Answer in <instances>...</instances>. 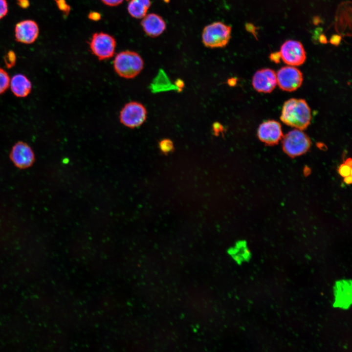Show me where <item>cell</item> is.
Returning <instances> with one entry per match:
<instances>
[{
	"label": "cell",
	"mask_w": 352,
	"mask_h": 352,
	"mask_svg": "<svg viewBox=\"0 0 352 352\" xmlns=\"http://www.w3.org/2000/svg\"><path fill=\"white\" fill-rule=\"evenodd\" d=\"M4 60L7 68L12 67L15 66L16 63L15 54L12 51H9L5 56Z\"/></svg>",
	"instance_id": "obj_19"
},
{
	"label": "cell",
	"mask_w": 352,
	"mask_h": 352,
	"mask_svg": "<svg viewBox=\"0 0 352 352\" xmlns=\"http://www.w3.org/2000/svg\"><path fill=\"white\" fill-rule=\"evenodd\" d=\"M147 111L141 103L132 101L127 103L119 114L120 122L125 126L133 129L140 126L145 121Z\"/></svg>",
	"instance_id": "obj_5"
},
{
	"label": "cell",
	"mask_w": 352,
	"mask_h": 352,
	"mask_svg": "<svg viewBox=\"0 0 352 352\" xmlns=\"http://www.w3.org/2000/svg\"><path fill=\"white\" fill-rule=\"evenodd\" d=\"M159 148L160 151L165 154L172 153L174 149L173 143L169 139L161 140L159 142Z\"/></svg>",
	"instance_id": "obj_17"
},
{
	"label": "cell",
	"mask_w": 352,
	"mask_h": 352,
	"mask_svg": "<svg viewBox=\"0 0 352 352\" xmlns=\"http://www.w3.org/2000/svg\"><path fill=\"white\" fill-rule=\"evenodd\" d=\"M231 30V26L223 22H212L203 28L201 36L202 43L207 47H224L229 42Z\"/></svg>",
	"instance_id": "obj_3"
},
{
	"label": "cell",
	"mask_w": 352,
	"mask_h": 352,
	"mask_svg": "<svg viewBox=\"0 0 352 352\" xmlns=\"http://www.w3.org/2000/svg\"><path fill=\"white\" fill-rule=\"evenodd\" d=\"M88 18L89 20L93 21H98L101 18V14L96 11H91L88 14Z\"/></svg>",
	"instance_id": "obj_22"
},
{
	"label": "cell",
	"mask_w": 352,
	"mask_h": 352,
	"mask_svg": "<svg viewBox=\"0 0 352 352\" xmlns=\"http://www.w3.org/2000/svg\"><path fill=\"white\" fill-rule=\"evenodd\" d=\"M11 91L17 97H25L31 91L32 84L29 79L24 74L14 75L10 81Z\"/></svg>",
	"instance_id": "obj_14"
},
{
	"label": "cell",
	"mask_w": 352,
	"mask_h": 352,
	"mask_svg": "<svg viewBox=\"0 0 352 352\" xmlns=\"http://www.w3.org/2000/svg\"><path fill=\"white\" fill-rule=\"evenodd\" d=\"M8 12V5L6 0H0V19L5 16Z\"/></svg>",
	"instance_id": "obj_21"
},
{
	"label": "cell",
	"mask_w": 352,
	"mask_h": 352,
	"mask_svg": "<svg viewBox=\"0 0 352 352\" xmlns=\"http://www.w3.org/2000/svg\"><path fill=\"white\" fill-rule=\"evenodd\" d=\"M18 2L19 5L22 8H26L29 4L28 0H18Z\"/></svg>",
	"instance_id": "obj_26"
},
{
	"label": "cell",
	"mask_w": 352,
	"mask_h": 352,
	"mask_svg": "<svg viewBox=\"0 0 352 352\" xmlns=\"http://www.w3.org/2000/svg\"><path fill=\"white\" fill-rule=\"evenodd\" d=\"M311 118L310 109L304 100L291 98L284 103L280 119L286 125L302 130L308 127Z\"/></svg>",
	"instance_id": "obj_1"
},
{
	"label": "cell",
	"mask_w": 352,
	"mask_h": 352,
	"mask_svg": "<svg viewBox=\"0 0 352 352\" xmlns=\"http://www.w3.org/2000/svg\"><path fill=\"white\" fill-rule=\"evenodd\" d=\"M151 5V0H130L127 9L132 17L142 19L147 14Z\"/></svg>",
	"instance_id": "obj_15"
},
{
	"label": "cell",
	"mask_w": 352,
	"mask_h": 352,
	"mask_svg": "<svg viewBox=\"0 0 352 352\" xmlns=\"http://www.w3.org/2000/svg\"><path fill=\"white\" fill-rule=\"evenodd\" d=\"M104 4L110 6H117L121 4L124 0H101Z\"/></svg>",
	"instance_id": "obj_23"
},
{
	"label": "cell",
	"mask_w": 352,
	"mask_h": 352,
	"mask_svg": "<svg viewBox=\"0 0 352 352\" xmlns=\"http://www.w3.org/2000/svg\"><path fill=\"white\" fill-rule=\"evenodd\" d=\"M90 49L99 60H104L113 56L116 47L115 39L103 33H95L89 42Z\"/></svg>",
	"instance_id": "obj_6"
},
{
	"label": "cell",
	"mask_w": 352,
	"mask_h": 352,
	"mask_svg": "<svg viewBox=\"0 0 352 352\" xmlns=\"http://www.w3.org/2000/svg\"><path fill=\"white\" fill-rule=\"evenodd\" d=\"M144 67V62L137 52L126 50L118 53L113 61L116 73L125 79H132L138 75Z\"/></svg>",
	"instance_id": "obj_2"
},
{
	"label": "cell",
	"mask_w": 352,
	"mask_h": 352,
	"mask_svg": "<svg viewBox=\"0 0 352 352\" xmlns=\"http://www.w3.org/2000/svg\"><path fill=\"white\" fill-rule=\"evenodd\" d=\"M277 85L276 74L272 69L264 68L255 72L252 79V85L258 92L269 93Z\"/></svg>",
	"instance_id": "obj_11"
},
{
	"label": "cell",
	"mask_w": 352,
	"mask_h": 352,
	"mask_svg": "<svg viewBox=\"0 0 352 352\" xmlns=\"http://www.w3.org/2000/svg\"><path fill=\"white\" fill-rule=\"evenodd\" d=\"M279 52L282 60L290 66H300L306 59L304 46L301 43L297 41H286L282 45Z\"/></svg>",
	"instance_id": "obj_7"
},
{
	"label": "cell",
	"mask_w": 352,
	"mask_h": 352,
	"mask_svg": "<svg viewBox=\"0 0 352 352\" xmlns=\"http://www.w3.org/2000/svg\"><path fill=\"white\" fill-rule=\"evenodd\" d=\"M258 137L268 145L277 144L283 137L280 124L274 120H268L262 123L258 130Z\"/></svg>",
	"instance_id": "obj_10"
},
{
	"label": "cell",
	"mask_w": 352,
	"mask_h": 352,
	"mask_svg": "<svg viewBox=\"0 0 352 352\" xmlns=\"http://www.w3.org/2000/svg\"><path fill=\"white\" fill-rule=\"evenodd\" d=\"M10 158L14 165L19 169H26L34 163L35 158L31 147L23 141H18L12 147Z\"/></svg>",
	"instance_id": "obj_9"
},
{
	"label": "cell",
	"mask_w": 352,
	"mask_h": 352,
	"mask_svg": "<svg viewBox=\"0 0 352 352\" xmlns=\"http://www.w3.org/2000/svg\"><path fill=\"white\" fill-rule=\"evenodd\" d=\"M245 28L246 30L248 32H250L253 34H255V28L254 26L251 24V23H246L245 25Z\"/></svg>",
	"instance_id": "obj_27"
},
{
	"label": "cell",
	"mask_w": 352,
	"mask_h": 352,
	"mask_svg": "<svg viewBox=\"0 0 352 352\" xmlns=\"http://www.w3.org/2000/svg\"><path fill=\"white\" fill-rule=\"evenodd\" d=\"M320 41L322 43H326L327 42V40L324 36H321L320 37Z\"/></svg>",
	"instance_id": "obj_30"
},
{
	"label": "cell",
	"mask_w": 352,
	"mask_h": 352,
	"mask_svg": "<svg viewBox=\"0 0 352 352\" xmlns=\"http://www.w3.org/2000/svg\"><path fill=\"white\" fill-rule=\"evenodd\" d=\"M345 181L348 183H351L352 182V176L351 175L348 176H347L345 177Z\"/></svg>",
	"instance_id": "obj_29"
},
{
	"label": "cell",
	"mask_w": 352,
	"mask_h": 352,
	"mask_svg": "<svg viewBox=\"0 0 352 352\" xmlns=\"http://www.w3.org/2000/svg\"><path fill=\"white\" fill-rule=\"evenodd\" d=\"M15 32L18 42L28 44L35 42L38 36L39 30L35 22L27 20L16 24Z\"/></svg>",
	"instance_id": "obj_12"
},
{
	"label": "cell",
	"mask_w": 352,
	"mask_h": 352,
	"mask_svg": "<svg viewBox=\"0 0 352 352\" xmlns=\"http://www.w3.org/2000/svg\"><path fill=\"white\" fill-rule=\"evenodd\" d=\"M352 161L351 159L347 160L345 163L342 164L339 169L338 172L340 175L344 177L347 176L351 175L352 168H351Z\"/></svg>",
	"instance_id": "obj_18"
},
{
	"label": "cell",
	"mask_w": 352,
	"mask_h": 352,
	"mask_svg": "<svg viewBox=\"0 0 352 352\" xmlns=\"http://www.w3.org/2000/svg\"><path fill=\"white\" fill-rule=\"evenodd\" d=\"M270 59L275 63H278L280 62L281 58L280 53L279 52H276L272 53L270 55Z\"/></svg>",
	"instance_id": "obj_24"
},
{
	"label": "cell",
	"mask_w": 352,
	"mask_h": 352,
	"mask_svg": "<svg viewBox=\"0 0 352 352\" xmlns=\"http://www.w3.org/2000/svg\"><path fill=\"white\" fill-rule=\"evenodd\" d=\"M236 80L234 78H231L228 80V83L230 86H233L236 85Z\"/></svg>",
	"instance_id": "obj_28"
},
{
	"label": "cell",
	"mask_w": 352,
	"mask_h": 352,
	"mask_svg": "<svg viewBox=\"0 0 352 352\" xmlns=\"http://www.w3.org/2000/svg\"><path fill=\"white\" fill-rule=\"evenodd\" d=\"M310 145L309 138L301 130L296 129L292 130L283 137V150L291 157L298 156L306 153Z\"/></svg>",
	"instance_id": "obj_4"
},
{
	"label": "cell",
	"mask_w": 352,
	"mask_h": 352,
	"mask_svg": "<svg viewBox=\"0 0 352 352\" xmlns=\"http://www.w3.org/2000/svg\"><path fill=\"white\" fill-rule=\"evenodd\" d=\"M142 19L141 25L145 34L149 37H157L166 28L165 21L157 14H146Z\"/></svg>",
	"instance_id": "obj_13"
},
{
	"label": "cell",
	"mask_w": 352,
	"mask_h": 352,
	"mask_svg": "<svg viewBox=\"0 0 352 352\" xmlns=\"http://www.w3.org/2000/svg\"><path fill=\"white\" fill-rule=\"evenodd\" d=\"M58 8L66 15H67L70 10V7L65 0H56Z\"/></svg>",
	"instance_id": "obj_20"
},
{
	"label": "cell",
	"mask_w": 352,
	"mask_h": 352,
	"mask_svg": "<svg viewBox=\"0 0 352 352\" xmlns=\"http://www.w3.org/2000/svg\"><path fill=\"white\" fill-rule=\"evenodd\" d=\"M10 77L7 72L0 67V95L3 93L10 86Z\"/></svg>",
	"instance_id": "obj_16"
},
{
	"label": "cell",
	"mask_w": 352,
	"mask_h": 352,
	"mask_svg": "<svg viewBox=\"0 0 352 352\" xmlns=\"http://www.w3.org/2000/svg\"><path fill=\"white\" fill-rule=\"evenodd\" d=\"M277 84L283 90L292 91L298 88L303 82L302 72L297 68L286 66L281 68L276 74Z\"/></svg>",
	"instance_id": "obj_8"
},
{
	"label": "cell",
	"mask_w": 352,
	"mask_h": 352,
	"mask_svg": "<svg viewBox=\"0 0 352 352\" xmlns=\"http://www.w3.org/2000/svg\"><path fill=\"white\" fill-rule=\"evenodd\" d=\"M340 40L341 38L339 36L334 35L330 38V42L333 44L338 45L340 43Z\"/></svg>",
	"instance_id": "obj_25"
}]
</instances>
